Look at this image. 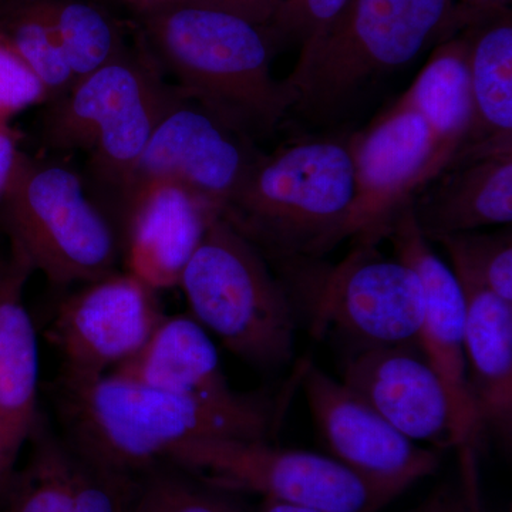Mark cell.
<instances>
[{
	"mask_svg": "<svg viewBox=\"0 0 512 512\" xmlns=\"http://www.w3.org/2000/svg\"><path fill=\"white\" fill-rule=\"evenodd\" d=\"M59 387L67 443L87 460L121 473H146L192 440H266L271 424L268 409L254 399L163 392L113 373L60 379Z\"/></svg>",
	"mask_w": 512,
	"mask_h": 512,
	"instance_id": "1",
	"label": "cell"
},
{
	"mask_svg": "<svg viewBox=\"0 0 512 512\" xmlns=\"http://www.w3.org/2000/svg\"><path fill=\"white\" fill-rule=\"evenodd\" d=\"M353 198L349 137L312 138L256 158L221 217L266 261L322 258L348 238Z\"/></svg>",
	"mask_w": 512,
	"mask_h": 512,
	"instance_id": "2",
	"label": "cell"
},
{
	"mask_svg": "<svg viewBox=\"0 0 512 512\" xmlns=\"http://www.w3.org/2000/svg\"><path fill=\"white\" fill-rule=\"evenodd\" d=\"M158 47L188 100L242 136L274 130L298 96L272 76L266 28L184 2L154 23Z\"/></svg>",
	"mask_w": 512,
	"mask_h": 512,
	"instance_id": "3",
	"label": "cell"
},
{
	"mask_svg": "<svg viewBox=\"0 0 512 512\" xmlns=\"http://www.w3.org/2000/svg\"><path fill=\"white\" fill-rule=\"evenodd\" d=\"M478 10L460 0H350L322 36L301 49L285 79L298 96L295 109L333 116L434 40L466 28Z\"/></svg>",
	"mask_w": 512,
	"mask_h": 512,
	"instance_id": "4",
	"label": "cell"
},
{
	"mask_svg": "<svg viewBox=\"0 0 512 512\" xmlns=\"http://www.w3.org/2000/svg\"><path fill=\"white\" fill-rule=\"evenodd\" d=\"M178 286L192 318L229 352L264 369L292 359L291 296L265 256L224 218L212 221Z\"/></svg>",
	"mask_w": 512,
	"mask_h": 512,
	"instance_id": "5",
	"label": "cell"
},
{
	"mask_svg": "<svg viewBox=\"0 0 512 512\" xmlns=\"http://www.w3.org/2000/svg\"><path fill=\"white\" fill-rule=\"evenodd\" d=\"M0 202L10 248L50 284H86L116 271L119 239L72 168L20 153Z\"/></svg>",
	"mask_w": 512,
	"mask_h": 512,
	"instance_id": "6",
	"label": "cell"
},
{
	"mask_svg": "<svg viewBox=\"0 0 512 512\" xmlns=\"http://www.w3.org/2000/svg\"><path fill=\"white\" fill-rule=\"evenodd\" d=\"M292 302L302 303L313 333L338 330L359 348H420L423 289L412 269L377 245L356 244L339 264L299 258L276 264Z\"/></svg>",
	"mask_w": 512,
	"mask_h": 512,
	"instance_id": "7",
	"label": "cell"
},
{
	"mask_svg": "<svg viewBox=\"0 0 512 512\" xmlns=\"http://www.w3.org/2000/svg\"><path fill=\"white\" fill-rule=\"evenodd\" d=\"M165 461L218 490L320 512H379L409 490L360 476L336 458L274 447L266 440H192Z\"/></svg>",
	"mask_w": 512,
	"mask_h": 512,
	"instance_id": "8",
	"label": "cell"
},
{
	"mask_svg": "<svg viewBox=\"0 0 512 512\" xmlns=\"http://www.w3.org/2000/svg\"><path fill=\"white\" fill-rule=\"evenodd\" d=\"M349 146L355 198L346 237L355 245L387 239L400 211L453 160L426 120L400 99L365 130L349 136Z\"/></svg>",
	"mask_w": 512,
	"mask_h": 512,
	"instance_id": "9",
	"label": "cell"
},
{
	"mask_svg": "<svg viewBox=\"0 0 512 512\" xmlns=\"http://www.w3.org/2000/svg\"><path fill=\"white\" fill-rule=\"evenodd\" d=\"M164 316L157 291L128 272L86 282L60 303L47 329L62 357L60 379L107 375L143 348Z\"/></svg>",
	"mask_w": 512,
	"mask_h": 512,
	"instance_id": "10",
	"label": "cell"
},
{
	"mask_svg": "<svg viewBox=\"0 0 512 512\" xmlns=\"http://www.w3.org/2000/svg\"><path fill=\"white\" fill-rule=\"evenodd\" d=\"M258 157L245 136L185 99L158 123L131 173L119 211L148 185L171 183L222 212Z\"/></svg>",
	"mask_w": 512,
	"mask_h": 512,
	"instance_id": "11",
	"label": "cell"
},
{
	"mask_svg": "<svg viewBox=\"0 0 512 512\" xmlns=\"http://www.w3.org/2000/svg\"><path fill=\"white\" fill-rule=\"evenodd\" d=\"M416 346L359 348L342 383L414 443L437 448L476 444L446 384Z\"/></svg>",
	"mask_w": 512,
	"mask_h": 512,
	"instance_id": "12",
	"label": "cell"
},
{
	"mask_svg": "<svg viewBox=\"0 0 512 512\" xmlns=\"http://www.w3.org/2000/svg\"><path fill=\"white\" fill-rule=\"evenodd\" d=\"M302 386L333 458L360 476L412 487L436 473L439 451L407 439L389 421L318 367L306 365Z\"/></svg>",
	"mask_w": 512,
	"mask_h": 512,
	"instance_id": "13",
	"label": "cell"
},
{
	"mask_svg": "<svg viewBox=\"0 0 512 512\" xmlns=\"http://www.w3.org/2000/svg\"><path fill=\"white\" fill-rule=\"evenodd\" d=\"M396 258L419 278L423 289L420 350L446 384L461 419L478 437L480 419L467 379L464 330L466 298L453 269L441 261L421 234L413 201L394 220L389 237Z\"/></svg>",
	"mask_w": 512,
	"mask_h": 512,
	"instance_id": "14",
	"label": "cell"
},
{
	"mask_svg": "<svg viewBox=\"0 0 512 512\" xmlns=\"http://www.w3.org/2000/svg\"><path fill=\"white\" fill-rule=\"evenodd\" d=\"M32 266L15 249L0 261V500L18 471L20 451L39 429V343L26 308Z\"/></svg>",
	"mask_w": 512,
	"mask_h": 512,
	"instance_id": "15",
	"label": "cell"
},
{
	"mask_svg": "<svg viewBox=\"0 0 512 512\" xmlns=\"http://www.w3.org/2000/svg\"><path fill=\"white\" fill-rule=\"evenodd\" d=\"M126 272L154 291L178 286L185 266L221 212L177 184L148 185L124 202Z\"/></svg>",
	"mask_w": 512,
	"mask_h": 512,
	"instance_id": "16",
	"label": "cell"
},
{
	"mask_svg": "<svg viewBox=\"0 0 512 512\" xmlns=\"http://www.w3.org/2000/svg\"><path fill=\"white\" fill-rule=\"evenodd\" d=\"M26 467L16 471L0 512H133L140 474L87 460L42 429Z\"/></svg>",
	"mask_w": 512,
	"mask_h": 512,
	"instance_id": "17",
	"label": "cell"
},
{
	"mask_svg": "<svg viewBox=\"0 0 512 512\" xmlns=\"http://www.w3.org/2000/svg\"><path fill=\"white\" fill-rule=\"evenodd\" d=\"M414 197L413 212L427 241L512 221V153L463 158L448 165Z\"/></svg>",
	"mask_w": 512,
	"mask_h": 512,
	"instance_id": "18",
	"label": "cell"
},
{
	"mask_svg": "<svg viewBox=\"0 0 512 512\" xmlns=\"http://www.w3.org/2000/svg\"><path fill=\"white\" fill-rule=\"evenodd\" d=\"M467 39L473 123L454 160L512 153V16L508 6L480 9Z\"/></svg>",
	"mask_w": 512,
	"mask_h": 512,
	"instance_id": "19",
	"label": "cell"
},
{
	"mask_svg": "<svg viewBox=\"0 0 512 512\" xmlns=\"http://www.w3.org/2000/svg\"><path fill=\"white\" fill-rule=\"evenodd\" d=\"M457 276V275H456ZM466 298L467 379L481 429L504 440L512 431V303L483 285L457 276Z\"/></svg>",
	"mask_w": 512,
	"mask_h": 512,
	"instance_id": "20",
	"label": "cell"
},
{
	"mask_svg": "<svg viewBox=\"0 0 512 512\" xmlns=\"http://www.w3.org/2000/svg\"><path fill=\"white\" fill-rule=\"evenodd\" d=\"M113 375L163 392L234 400L210 333L191 315H165L136 355Z\"/></svg>",
	"mask_w": 512,
	"mask_h": 512,
	"instance_id": "21",
	"label": "cell"
},
{
	"mask_svg": "<svg viewBox=\"0 0 512 512\" xmlns=\"http://www.w3.org/2000/svg\"><path fill=\"white\" fill-rule=\"evenodd\" d=\"M163 83L146 62L117 57L77 80L47 114L45 138L57 150H89L101 131Z\"/></svg>",
	"mask_w": 512,
	"mask_h": 512,
	"instance_id": "22",
	"label": "cell"
},
{
	"mask_svg": "<svg viewBox=\"0 0 512 512\" xmlns=\"http://www.w3.org/2000/svg\"><path fill=\"white\" fill-rule=\"evenodd\" d=\"M463 29L461 35L441 40L412 86L400 97L426 120L441 148L453 160L466 143L473 123Z\"/></svg>",
	"mask_w": 512,
	"mask_h": 512,
	"instance_id": "23",
	"label": "cell"
},
{
	"mask_svg": "<svg viewBox=\"0 0 512 512\" xmlns=\"http://www.w3.org/2000/svg\"><path fill=\"white\" fill-rule=\"evenodd\" d=\"M185 99L178 87L163 82L97 136L90 148L92 173L103 194L117 202V210L131 173L158 123Z\"/></svg>",
	"mask_w": 512,
	"mask_h": 512,
	"instance_id": "24",
	"label": "cell"
},
{
	"mask_svg": "<svg viewBox=\"0 0 512 512\" xmlns=\"http://www.w3.org/2000/svg\"><path fill=\"white\" fill-rule=\"evenodd\" d=\"M0 35L25 60L30 69L45 84L50 101L69 92L73 74L64 59L57 37L53 12L46 8L23 10L10 18Z\"/></svg>",
	"mask_w": 512,
	"mask_h": 512,
	"instance_id": "25",
	"label": "cell"
},
{
	"mask_svg": "<svg viewBox=\"0 0 512 512\" xmlns=\"http://www.w3.org/2000/svg\"><path fill=\"white\" fill-rule=\"evenodd\" d=\"M57 37L74 83L116 60V39L110 23L86 3H67L52 10Z\"/></svg>",
	"mask_w": 512,
	"mask_h": 512,
	"instance_id": "26",
	"label": "cell"
},
{
	"mask_svg": "<svg viewBox=\"0 0 512 512\" xmlns=\"http://www.w3.org/2000/svg\"><path fill=\"white\" fill-rule=\"evenodd\" d=\"M453 264L454 274L483 285L512 303L511 229L493 234L473 231L440 239Z\"/></svg>",
	"mask_w": 512,
	"mask_h": 512,
	"instance_id": "27",
	"label": "cell"
},
{
	"mask_svg": "<svg viewBox=\"0 0 512 512\" xmlns=\"http://www.w3.org/2000/svg\"><path fill=\"white\" fill-rule=\"evenodd\" d=\"M133 512L244 511L218 488L195 477L154 467L140 474Z\"/></svg>",
	"mask_w": 512,
	"mask_h": 512,
	"instance_id": "28",
	"label": "cell"
},
{
	"mask_svg": "<svg viewBox=\"0 0 512 512\" xmlns=\"http://www.w3.org/2000/svg\"><path fill=\"white\" fill-rule=\"evenodd\" d=\"M349 3L350 0H281L266 29L272 39L295 40L303 49L322 36Z\"/></svg>",
	"mask_w": 512,
	"mask_h": 512,
	"instance_id": "29",
	"label": "cell"
},
{
	"mask_svg": "<svg viewBox=\"0 0 512 512\" xmlns=\"http://www.w3.org/2000/svg\"><path fill=\"white\" fill-rule=\"evenodd\" d=\"M43 101H50L45 84L0 35V120Z\"/></svg>",
	"mask_w": 512,
	"mask_h": 512,
	"instance_id": "30",
	"label": "cell"
},
{
	"mask_svg": "<svg viewBox=\"0 0 512 512\" xmlns=\"http://www.w3.org/2000/svg\"><path fill=\"white\" fill-rule=\"evenodd\" d=\"M458 451L456 476L440 485L416 512H484L477 446L466 444L458 447Z\"/></svg>",
	"mask_w": 512,
	"mask_h": 512,
	"instance_id": "31",
	"label": "cell"
},
{
	"mask_svg": "<svg viewBox=\"0 0 512 512\" xmlns=\"http://www.w3.org/2000/svg\"><path fill=\"white\" fill-rule=\"evenodd\" d=\"M187 2L224 10L254 25L268 28L281 0H187Z\"/></svg>",
	"mask_w": 512,
	"mask_h": 512,
	"instance_id": "32",
	"label": "cell"
},
{
	"mask_svg": "<svg viewBox=\"0 0 512 512\" xmlns=\"http://www.w3.org/2000/svg\"><path fill=\"white\" fill-rule=\"evenodd\" d=\"M19 154L18 136L8 120H0V200L8 188Z\"/></svg>",
	"mask_w": 512,
	"mask_h": 512,
	"instance_id": "33",
	"label": "cell"
},
{
	"mask_svg": "<svg viewBox=\"0 0 512 512\" xmlns=\"http://www.w3.org/2000/svg\"><path fill=\"white\" fill-rule=\"evenodd\" d=\"M258 512H320L309 510V508L296 507V505H289L278 503V501L264 500Z\"/></svg>",
	"mask_w": 512,
	"mask_h": 512,
	"instance_id": "34",
	"label": "cell"
},
{
	"mask_svg": "<svg viewBox=\"0 0 512 512\" xmlns=\"http://www.w3.org/2000/svg\"><path fill=\"white\" fill-rule=\"evenodd\" d=\"M463 5L473 9H495L504 8L510 0H460Z\"/></svg>",
	"mask_w": 512,
	"mask_h": 512,
	"instance_id": "35",
	"label": "cell"
}]
</instances>
